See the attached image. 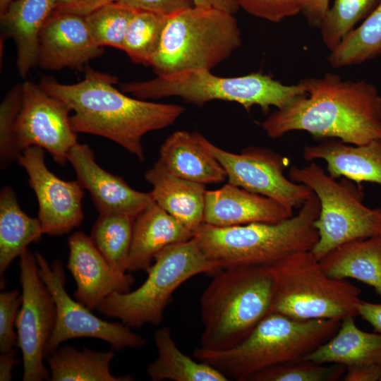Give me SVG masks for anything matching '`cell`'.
<instances>
[{"instance_id": "cell-31", "label": "cell", "mask_w": 381, "mask_h": 381, "mask_svg": "<svg viewBox=\"0 0 381 381\" xmlns=\"http://www.w3.org/2000/svg\"><path fill=\"white\" fill-rule=\"evenodd\" d=\"M135 219L121 214H99L90 238L105 260L118 272H128Z\"/></svg>"}, {"instance_id": "cell-21", "label": "cell", "mask_w": 381, "mask_h": 381, "mask_svg": "<svg viewBox=\"0 0 381 381\" xmlns=\"http://www.w3.org/2000/svg\"><path fill=\"white\" fill-rule=\"evenodd\" d=\"M308 162L322 159L326 171L335 179L346 178L361 186L362 182L381 185V140L351 145L336 138H327L303 150Z\"/></svg>"}, {"instance_id": "cell-37", "label": "cell", "mask_w": 381, "mask_h": 381, "mask_svg": "<svg viewBox=\"0 0 381 381\" xmlns=\"http://www.w3.org/2000/svg\"><path fill=\"white\" fill-rule=\"evenodd\" d=\"M238 8L268 21L278 23L302 11L303 0H236Z\"/></svg>"}, {"instance_id": "cell-39", "label": "cell", "mask_w": 381, "mask_h": 381, "mask_svg": "<svg viewBox=\"0 0 381 381\" xmlns=\"http://www.w3.org/2000/svg\"><path fill=\"white\" fill-rule=\"evenodd\" d=\"M117 3L136 11H148L167 16L194 6L191 0H117Z\"/></svg>"}, {"instance_id": "cell-18", "label": "cell", "mask_w": 381, "mask_h": 381, "mask_svg": "<svg viewBox=\"0 0 381 381\" xmlns=\"http://www.w3.org/2000/svg\"><path fill=\"white\" fill-rule=\"evenodd\" d=\"M67 268L76 284L75 299L91 310L110 294L130 291L134 282L128 273L114 270L93 243L90 236L75 231L68 239Z\"/></svg>"}, {"instance_id": "cell-43", "label": "cell", "mask_w": 381, "mask_h": 381, "mask_svg": "<svg viewBox=\"0 0 381 381\" xmlns=\"http://www.w3.org/2000/svg\"><path fill=\"white\" fill-rule=\"evenodd\" d=\"M15 349L1 353L0 356V381H10L12 379V369L18 363L16 358Z\"/></svg>"}, {"instance_id": "cell-23", "label": "cell", "mask_w": 381, "mask_h": 381, "mask_svg": "<svg viewBox=\"0 0 381 381\" xmlns=\"http://www.w3.org/2000/svg\"><path fill=\"white\" fill-rule=\"evenodd\" d=\"M155 203L193 233L204 223L205 185L171 174L157 160L145 174Z\"/></svg>"}, {"instance_id": "cell-28", "label": "cell", "mask_w": 381, "mask_h": 381, "mask_svg": "<svg viewBox=\"0 0 381 381\" xmlns=\"http://www.w3.org/2000/svg\"><path fill=\"white\" fill-rule=\"evenodd\" d=\"M154 341L157 349V357L147 369L152 380H229L215 368L183 353L177 346L168 327H162L155 331Z\"/></svg>"}, {"instance_id": "cell-5", "label": "cell", "mask_w": 381, "mask_h": 381, "mask_svg": "<svg viewBox=\"0 0 381 381\" xmlns=\"http://www.w3.org/2000/svg\"><path fill=\"white\" fill-rule=\"evenodd\" d=\"M272 278L266 267L220 269L200 299V346L221 350L236 345L269 313Z\"/></svg>"}, {"instance_id": "cell-40", "label": "cell", "mask_w": 381, "mask_h": 381, "mask_svg": "<svg viewBox=\"0 0 381 381\" xmlns=\"http://www.w3.org/2000/svg\"><path fill=\"white\" fill-rule=\"evenodd\" d=\"M117 0H54L52 13H71L85 16Z\"/></svg>"}, {"instance_id": "cell-15", "label": "cell", "mask_w": 381, "mask_h": 381, "mask_svg": "<svg viewBox=\"0 0 381 381\" xmlns=\"http://www.w3.org/2000/svg\"><path fill=\"white\" fill-rule=\"evenodd\" d=\"M18 162L26 171L35 193L44 234L61 236L79 226L84 219L85 189L80 183L57 177L46 166L44 150L37 146L25 148Z\"/></svg>"}, {"instance_id": "cell-12", "label": "cell", "mask_w": 381, "mask_h": 381, "mask_svg": "<svg viewBox=\"0 0 381 381\" xmlns=\"http://www.w3.org/2000/svg\"><path fill=\"white\" fill-rule=\"evenodd\" d=\"M193 134L197 141L224 169L229 183L247 190L270 198L293 210L301 207L312 193L302 183L292 181L284 175L289 159L270 149L250 146L240 153L220 148L201 133Z\"/></svg>"}, {"instance_id": "cell-24", "label": "cell", "mask_w": 381, "mask_h": 381, "mask_svg": "<svg viewBox=\"0 0 381 381\" xmlns=\"http://www.w3.org/2000/svg\"><path fill=\"white\" fill-rule=\"evenodd\" d=\"M54 0H16L1 14L6 33L17 48V67L21 78L38 65L40 35L54 11Z\"/></svg>"}, {"instance_id": "cell-19", "label": "cell", "mask_w": 381, "mask_h": 381, "mask_svg": "<svg viewBox=\"0 0 381 381\" xmlns=\"http://www.w3.org/2000/svg\"><path fill=\"white\" fill-rule=\"evenodd\" d=\"M103 52L93 41L85 16L52 13L40 35L38 65L53 71L81 69Z\"/></svg>"}, {"instance_id": "cell-25", "label": "cell", "mask_w": 381, "mask_h": 381, "mask_svg": "<svg viewBox=\"0 0 381 381\" xmlns=\"http://www.w3.org/2000/svg\"><path fill=\"white\" fill-rule=\"evenodd\" d=\"M173 175L202 183L223 182L226 173L219 161L195 139L193 133L179 130L162 143L159 159Z\"/></svg>"}, {"instance_id": "cell-1", "label": "cell", "mask_w": 381, "mask_h": 381, "mask_svg": "<svg viewBox=\"0 0 381 381\" xmlns=\"http://www.w3.org/2000/svg\"><path fill=\"white\" fill-rule=\"evenodd\" d=\"M299 83L306 94L260 123L268 137L303 131L317 139L336 138L356 145L381 140V95L375 85L330 73Z\"/></svg>"}, {"instance_id": "cell-9", "label": "cell", "mask_w": 381, "mask_h": 381, "mask_svg": "<svg viewBox=\"0 0 381 381\" xmlns=\"http://www.w3.org/2000/svg\"><path fill=\"white\" fill-rule=\"evenodd\" d=\"M147 270V277L136 289L113 293L97 310L119 319L131 327L159 325L174 291L185 282L201 273H215L219 266L210 260L196 238L171 245L161 251Z\"/></svg>"}, {"instance_id": "cell-36", "label": "cell", "mask_w": 381, "mask_h": 381, "mask_svg": "<svg viewBox=\"0 0 381 381\" xmlns=\"http://www.w3.org/2000/svg\"><path fill=\"white\" fill-rule=\"evenodd\" d=\"M23 102V84H16L6 94L0 104V164L5 169L18 161L21 153L15 138V127Z\"/></svg>"}, {"instance_id": "cell-34", "label": "cell", "mask_w": 381, "mask_h": 381, "mask_svg": "<svg viewBox=\"0 0 381 381\" xmlns=\"http://www.w3.org/2000/svg\"><path fill=\"white\" fill-rule=\"evenodd\" d=\"M135 10L117 2L105 5L85 16L95 43L123 50L128 24Z\"/></svg>"}, {"instance_id": "cell-42", "label": "cell", "mask_w": 381, "mask_h": 381, "mask_svg": "<svg viewBox=\"0 0 381 381\" xmlns=\"http://www.w3.org/2000/svg\"><path fill=\"white\" fill-rule=\"evenodd\" d=\"M358 315L370 323L375 332L381 334V303L361 301L358 306Z\"/></svg>"}, {"instance_id": "cell-13", "label": "cell", "mask_w": 381, "mask_h": 381, "mask_svg": "<svg viewBox=\"0 0 381 381\" xmlns=\"http://www.w3.org/2000/svg\"><path fill=\"white\" fill-rule=\"evenodd\" d=\"M22 303L16 327L23 361V381L50 380L43 363L45 349L56 322V305L41 279L35 255L28 249L20 256Z\"/></svg>"}, {"instance_id": "cell-10", "label": "cell", "mask_w": 381, "mask_h": 381, "mask_svg": "<svg viewBox=\"0 0 381 381\" xmlns=\"http://www.w3.org/2000/svg\"><path fill=\"white\" fill-rule=\"evenodd\" d=\"M289 178L308 186L319 200L320 212L314 223L318 240L311 250L318 260L344 243L381 237V208L363 205L361 186L344 177L338 181L314 162L292 166Z\"/></svg>"}, {"instance_id": "cell-33", "label": "cell", "mask_w": 381, "mask_h": 381, "mask_svg": "<svg viewBox=\"0 0 381 381\" xmlns=\"http://www.w3.org/2000/svg\"><path fill=\"white\" fill-rule=\"evenodd\" d=\"M380 0H333L320 26L323 44L331 52L356 25L365 20Z\"/></svg>"}, {"instance_id": "cell-8", "label": "cell", "mask_w": 381, "mask_h": 381, "mask_svg": "<svg viewBox=\"0 0 381 381\" xmlns=\"http://www.w3.org/2000/svg\"><path fill=\"white\" fill-rule=\"evenodd\" d=\"M272 278L270 313L298 320L358 316L361 290L328 276L310 251L298 252L266 267Z\"/></svg>"}, {"instance_id": "cell-4", "label": "cell", "mask_w": 381, "mask_h": 381, "mask_svg": "<svg viewBox=\"0 0 381 381\" xmlns=\"http://www.w3.org/2000/svg\"><path fill=\"white\" fill-rule=\"evenodd\" d=\"M340 322L337 319L298 320L270 313L236 345L221 350L198 347L193 356L229 380L248 381L262 370L304 358L329 339Z\"/></svg>"}, {"instance_id": "cell-26", "label": "cell", "mask_w": 381, "mask_h": 381, "mask_svg": "<svg viewBox=\"0 0 381 381\" xmlns=\"http://www.w3.org/2000/svg\"><path fill=\"white\" fill-rule=\"evenodd\" d=\"M318 261L328 276L355 279L373 287L381 298V237L344 243Z\"/></svg>"}, {"instance_id": "cell-3", "label": "cell", "mask_w": 381, "mask_h": 381, "mask_svg": "<svg viewBox=\"0 0 381 381\" xmlns=\"http://www.w3.org/2000/svg\"><path fill=\"white\" fill-rule=\"evenodd\" d=\"M319 212V200L312 192L298 212L282 222L226 227L202 223L194 237L206 257L220 269L267 267L313 248L318 240L314 223Z\"/></svg>"}, {"instance_id": "cell-17", "label": "cell", "mask_w": 381, "mask_h": 381, "mask_svg": "<svg viewBox=\"0 0 381 381\" xmlns=\"http://www.w3.org/2000/svg\"><path fill=\"white\" fill-rule=\"evenodd\" d=\"M77 180L89 191L99 214H121L135 219L155 202L152 194L132 188L122 178L97 164L86 144H75L68 155Z\"/></svg>"}, {"instance_id": "cell-2", "label": "cell", "mask_w": 381, "mask_h": 381, "mask_svg": "<svg viewBox=\"0 0 381 381\" xmlns=\"http://www.w3.org/2000/svg\"><path fill=\"white\" fill-rule=\"evenodd\" d=\"M118 82L115 75L86 67L79 83L67 85L44 78L40 85L73 111L70 121L75 133L106 138L143 161L142 138L173 125L186 109L129 97L114 86Z\"/></svg>"}, {"instance_id": "cell-38", "label": "cell", "mask_w": 381, "mask_h": 381, "mask_svg": "<svg viewBox=\"0 0 381 381\" xmlns=\"http://www.w3.org/2000/svg\"><path fill=\"white\" fill-rule=\"evenodd\" d=\"M22 303V294L18 290L0 294V351H10L16 345L18 337L14 331L17 315Z\"/></svg>"}, {"instance_id": "cell-7", "label": "cell", "mask_w": 381, "mask_h": 381, "mask_svg": "<svg viewBox=\"0 0 381 381\" xmlns=\"http://www.w3.org/2000/svg\"><path fill=\"white\" fill-rule=\"evenodd\" d=\"M241 42L233 13L193 6L169 16L150 66L157 75L211 71L228 59Z\"/></svg>"}, {"instance_id": "cell-46", "label": "cell", "mask_w": 381, "mask_h": 381, "mask_svg": "<svg viewBox=\"0 0 381 381\" xmlns=\"http://www.w3.org/2000/svg\"><path fill=\"white\" fill-rule=\"evenodd\" d=\"M380 381H381V380H380Z\"/></svg>"}, {"instance_id": "cell-11", "label": "cell", "mask_w": 381, "mask_h": 381, "mask_svg": "<svg viewBox=\"0 0 381 381\" xmlns=\"http://www.w3.org/2000/svg\"><path fill=\"white\" fill-rule=\"evenodd\" d=\"M35 255L39 274L53 297L56 310L55 326L45 349V356L56 351L64 341L80 337L102 339L116 351L145 345V339L128 325L122 322L103 320L71 298L65 289L66 277L60 260H56L50 265L39 252Z\"/></svg>"}, {"instance_id": "cell-41", "label": "cell", "mask_w": 381, "mask_h": 381, "mask_svg": "<svg viewBox=\"0 0 381 381\" xmlns=\"http://www.w3.org/2000/svg\"><path fill=\"white\" fill-rule=\"evenodd\" d=\"M329 0H303L301 13L308 24L320 28L329 7Z\"/></svg>"}, {"instance_id": "cell-6", "label": "cell", "mask_w": 381, "mask_h": 381, "mask_svg": "<svg viewBox=\"0 0 381 381\" xmlns=\"http://www.w3.org/2000/svg\"><path fill=\"white\" fill-rule=\"evenodd\" d=\"M121 90L147 100L179 97L202 106L214 100L236 102L247 111L258 106L267 113L271 107L281 109L306 94L298 83L287 85L260 72L236 77H221L211 71L198 70L157 75L145 81L120 84Z\"/></svg>"}, {"instance_id": "cell-20", "label": "cell", "mask_w": 381, "mask_h": 381, "mask_svg": "<svg viewBox=\"0 0 381 381\" xmlns=\"http://www.w3.org/2000/svg\"><path fill=\"white\" fill-rule=\"evenodd\" d=\"M277 201L229 182L205 193L204 223L226 227L250 223H278L293 216Z\"/></svg>"}, {"instance_id": "cell-27", "label": "cell", "mask_w": 381, "mask_h": 381, "mask_svg": "<svg viewBox=\"0 0 381 381\" xmlns=\"http://www.w3.org/2000/svg\"><path fill=\"white\" fill-rule=\"evenodd\" d=\"M44 234L39 218L28 216L20 208L8 186L0 192V287L6 285L4 274L12 261L38 242Z\"/></svg>"}, {"instance_id": "cell-30", "label": "cell", "mask_w": 381, "mask_h": 381, "mask_svg": "<svg viewBox=\"0 0 381 381\" xmlns=\"http://www.w3.org/2000/svg\"><path fill=\"white\" fill-rule=\"evenodd\" d=\"M381 54V0L373 11L330 52L333 68L358 65Z\"/></svg>"}, {"instance_id": "cell-14", "label": "cell", "mask_w": 381, "mask_h": 381, "mask_svg": "<svg viewBox=\"0 0 381 381\" xmlns=\"http://www.w3.org/2000/svg\"><path fill=\"white\" fill-rule=\"evenodd\" d=\"M71 109L61 99L48 94L40 85L23 83V102L15 127L18 151L37 146L47 150L59 164L68 162L71 149L78 143L71 126Z\"/></svg>"}, {"instance_id": "cell-22", "label": "cell", "mask_w": 381, "mask_h": 381, "mask_svg": "<svg viewBox=\"0 0 381 381\" xmlns=\"http://www.w3.org/2000/svg\"><path fill=\"white\" fill-rule=\"evenodd\" d=\"M193 236V231L155 202L134 220L128 272H147L161 251Z\"/></svg>"}, {"instance_id": "cell-45", "label": "cell", "mask_w": 381, "mask_h": 381, "mask_svg": "<svg viewBox=\"0 0 381 381\" xmlns=\"http://www.w3.org/2000/svg\"><path fill=\"white\" fill-rule=\"evenodd\" d=\"M16 0H0V13H3L8 6Z\"/></svg>"}, {"instance_id": "cell-29", "label": "cell", "mask_w": 381, "mask_h": 381, "mask_svg": "<svg viewBox=\"0 0 381 381\" xmlns=\"http://www.w3.org/2000/svg\"><path fill=\"white\" fill-rule=\"evenodd\" d=\"M113 351H80L64 345L49 356L52 381H132L131 375L114 376L110 372Z\"/></svg>"}, {"instance_id": "cell-32", "label": "cell", "mask_w": 381, "mask_h": 381, "mask_svg": "<svg viewBox=\"0 0 381 381\" xmlns=\"http://www.w3.org/2000/svg\"><path fill=\"white\" fill-rule=\"evenodd\" d=\"M168 18L169 16L161 13L135 10L128 24L123 47L133 62L150 65Z\"/></svg>"}, {"instance_id": "cell-16", "label": "cell", "mask_w": 381, "mask_h": 381, "mask_svg": "<svg viewBox=\"0 0 381 381\" xmlns=\"http://www.w3.org/2000/svg\"><path fill=\"white\" fill-rule=\"evenodd\" d=\"M354 318H344L336 333L303 358L343 365L344 381H380L381 334L361 330Z\"/></svg>"}, {"instance_id": "cell-44", "label": "cell", "mask_w": 381, "mask_h": 381, "mask_svg": "<svg viewBox=\"0 0 381 381\" xmlns=\"http://www.w3.org/2000/svg\"><path fill=\"white\" fill-rule=\"evenodd\" d=\"M194 6L213 8L234 14L239 8L236 0H191Z\"/></svg>"}, {"instance_id": "cell-35", "label": "cell", "mask_w": 381, "mask_h": 381, "mask_svg": "<svg viewBox=\"0 0 381 381\" xmlns=\"http://www.w3.org/2000/svg\"><path fill=\"white\" fill-rule=\"evenodd\" d=\"M345 370L341 364L325 365L301 358L262 370L248 381H336L343 377Z\"/></svg>"}]
</instances>
